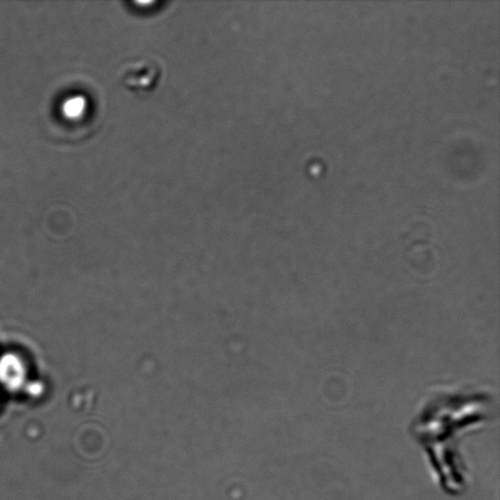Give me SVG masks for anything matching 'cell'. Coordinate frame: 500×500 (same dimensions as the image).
<instances>
[{"instance_id": "6da1fadb", "label": "cell", "mask_w": 500, "mask_h": 500, "mask_svg": "<svg viewBox=\"0 0 500 500\" xmlns=\"http://www.w3.org/2000/svg\"><path fill=\"white\" fill-rule=\"evenodd\" d=\"M0 383L9 391H19L26 383V370L16 355L5 354L0 358Z\"/></svg>"}, {"instance_id": "7a4b0ae2", "label": "cell", "mask_w": 500, "mask_h": 500, "mask_svg": "<svg viewBox=\"0 0 500 500\" xmlns=\"http://www.w3.org/2000/svg\"><path fill=\"white\" fill-rule=\"evenodd\" d=\"M147 75H148V77H150V75H159V67H158L156 64H150L148 61H145V63H138L136 64L135 66L126 68L124 77H124L125 85L140 77L129 89L135 92H148L156 84L147 80Z\"/></svg>"}, {"instance_id": "3957f363", "label": "cell", "mask_w": 500, "mask_h": 500, "mask_svg": "<svg viewBox=\"0 0 500 500\" xmlns=\"http://www.w3.org/2000/svg\"><path fill=\"white\" fill-rule=\"evenodd\" d=\"M42 384L38 383H32L28 384L27 391L28 393L32 395H39L42 393Z\"/></svg>"}]
</instances>
